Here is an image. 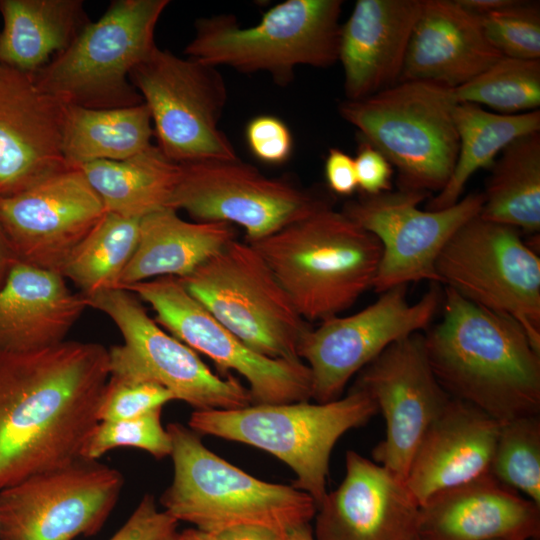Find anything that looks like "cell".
Listing matches in <instances>:
<instances>
[{"label":"cell","mask_w":540,"mask_h":540,"mask_svg":"<svg viewBox=\"0 0 540 540\" xmlns=\"http://www.w3.org/2000/svg\"><path fill=\"white\" fill-rule=\"evenodd\" d=\"M109 376L99 343L0 353V491L81 457Z\"/></svg>","instance_id":"cell-1"},{"label":"cell","mask_w":540,"mask_h":540,"mask_svg":"<svg viewBox=\"0 0 540 540\" xmlns=\"http://www.w3.org/2000/svg\"><path fill=\"white\" fill-rule=\"evenodd\" d=\"M441 309L423 341L448 395L500 423L540 415V352L523 328L445 286Z\"/></svg>","instance_id":"cell-2"},{"label":"cell","mask_w":540,"mask_h":540,"mask_svg":"<svg viewBox=\"0 0 540 540\" xmlns=\"http://www.w3.org/2000/svg\"><path fill=\"white\" fill-rule=\"evenodd\" d=\"M248 243L307 322L339 316L372 288L382 252L374 235L330 205Z\"/></svg>","instance_id":"cell-3"},{"label":"cell","mask_w":540,"mask_h":540,"mask_svg":"<svg viewBox=\"0 0 540 540\" xmlns=\"http://www.w3.org/2000/svg\"><path fill=\"white\" fill-rule=\"evenodd\" d=\"M173 479L160 502L177 521L212 534L239 525H259L281 535L310 523L314 499L293 486L269 483L219 457L200 435L170 423Z\"/></svg>","instance_id":"cell-4"},{"label":"cell","mask_w":540,"mask_h":540,"mask_svg":"<svg viewBox=\"0 0 540 540\" xmlns=\"http://www.w3.org/2000/svg\"><path fill=\"white\" fill-rule=\"evenodd\" d=\"M377 413L371 396L353 386L346 396L325 403L193 411L188 427L199 435L244 443L280 459L296 474L292 486L310 495L317 507L328 493L329 459L336 442Z\"/></svg>","instance_id":"cell-5"},{"label":"cell","mask_w":540,"mask_h":540,"mask_svg":"<svg viewBox=\"0 0 540 540\" xmlns=\"http://www.w3.org/2000/svg\"><path fill=\"white\" fill-rule=\"evenodd\" d=\"M342 4L286 0L249 27L240 26L229 14L200 18L184 54L216 68L265 72L277 85H287L299 66L327 68L338 61Z\"/></svg>","instance_id":"cell-6"},{"label":"cell","mask_w":540,"mask_h":540,"mask_svg":"<svg viewBox=\"0 0 540 540\" xmlns=\"http://www.w3.org/2000/svg\"><path fill=\"white\" fill-rule=\"evenodd\" d=\"M454 88L403 81L339 106L343 119L397 169L398 190L440 192L458 155Z\"/></svg>","instance_id":"cell-7"},{"label":"cell","mask_w":540,"mask_h":540,"mask_svg":"<svg viewBox=\"0 0 540 540\" xmlns=\"http://www.w3.org/2000/svg\"><path fill=\"white\" fill-rule=\"evenodd\" d=\"M168 0H114L70 46L33 74L38 86L64 104L109 109L141 104L132 70L157 46Z\"/></svg>","instance_id":"cell-8"},{"label":"cell","mask_w":540,"mask_h":540,"mask_svg":"<svg viewBox=\"0 0 540 540\" xmlns=\"http://www.w3.org/2000/svg\"><path fill=\"white\" fill-rule=\"evenodd\" d=\"M179 279L213 317L253 351L273 359L301 360L298 348L311 329L309 322L247 241L234 239Z\"/></svg>","instance_id":"cell-9"},{"label":"cell","mask_w":540,"mask_h":540,"mask_svg":"<svg viewBox=\"0 0 540 540\" xmlns=\"http://www.w3.org/2000/svg\"><path fill=\"white\" fill-rule=\"evenodd\" d=\"M119 329L123 344L109 351L110 377L159 385L194 411L232 410L252 405L248 387L215 374L197 352L168 334L131 291L114 288L85 296Z\"/></svg>","instance_id":"cell-10"},{"label":"cell","mask_w":540,"mask_h":540,"mask_svg":"<svg viewBox=\"0 0 540 540\" xmlns=\"http://www.w3.org/2000/svg\"><path fill=\"white\" fill-rule=\"evenodd\" d=\"M435 270L442 286L517 322L540 352V258L519 230L477 215L448 240Z\"/></svg>","instance_id":"cell-11"},{"label":"cell","mask_w":540,"mask_h":540,"mask_svg":"<svg viewBox=\"0 0 540 540\" xmlns=\"http://www.w3.org/2000/svg\"><path fill=\"white\" fill-rule=\"evenodd\" d=\"M157 146L177 164L238 158L219 128L227 89L218 69L156 46L130 74Z\"/></svg>","instance_id":"cell-12"},{"label":"cell","mask_w":540,"mask_h":540,"mask_svg":"<svg viewBox=\"0 0 540 540\" xmlns=\"http://www.w3.org/2000/svg\"><path fill=\"white\" fill-rule=\"evenodd\" d=\"M442 300L439 283H431L415 303L407 300V285L395 286L359 312L311 327L298 355L311 371L312 399L325 403L340 398L349 380L389 345L430 327Z\"/></svg>","instance_id":"cell-13"},{"label":"cell","mask_w":540,"mask_h":540,"mask_svg":"<svg viewBox=\"0 0 540 540\" xmlns=\"http://www.w3.org/2000/svg\"><path fill=\"white\" fill-rule=\"evenodd\" d=\"M328 205L286 178L265 176L235 158L180 164L169 208L184 210L195 221L239 225L252 242Z\"/></svg>","instance_id":"cell-14"},{"label":"cell","mask_w":540,"mask_h":540,"mask_svg":"<svg viewBox=\"0 0 540 540\" xmlns=\"http://www.w3.org/2000/svg\"><path fill=\"white\" fill-rule=\"evenodd\" d=\"M124 478L84 457L0 491V540H74L97 534Z\"/></svg>","instance_id":"cell-15"},{"label":"cell","mask_w":540,"mask_h":540,"mask_svg":"<svg viewBox=\"0 0 540 540\" xmlns=\"http://www.w3.org/2000/svg\"><path fill=\"white\" fill-rule=\"evenodd\" d=\"M127 289L155 312L154 320L222 370H232L248 383L252 405L284 404L312 399V376L302 360L261 355L222 325L177 277L165 276Z\"/></svg>","instance_id":"cell-16"},{"label":"cell","mask_w":540,"mask_h":540,"mask_svg":"<svg viewBox=\"0 0 540 540\" xmlns=\"http://www.w3.org/2000/svg\"><path fill=\"white\" fill-rule=\"evenodd\" d=\"M430 194L389 191L349 201L343 213L374 235L381 258L372 288L376 293L427 280L439 283L436 260L452 235L482 208L483 194L470 193L440 210H421Z\"/></svg>","instance_id":"cell-17"},{"label":"cell","mask_w":540,"mask_h":540,"mask_svg":"<svg viewBox=\"0 0 540 540\" xmlns=\"http://www.w3.org/2000/svg\"><path fill=\"white\" fill-rule=\"evenodd\" d=\"M354 386L371 396L385 420L373 461L405 480L421 439L451 400L429 364L423 332L389 345L360 371Z\"/></svg>","instance_id":"cell-18"},{"label":"cell","mask_w":540,"mask_h":540,"mask_svg":"<svg viewBox=\"0 0 540 540\" xmlns=\"http://www.w3.org/2000/svg\"><path fill=\"white\" fill-rule=\"evenodd\" d=\"M105 213L78 167L68 166L22 192L0 198V223L18 261L61 275Z\"/></svg>","instance_id":"cell-19"},{"label":"cell","mask_w":540,"mask_h":540,"mask_svg":"<svg viewBox=\"0 0 540 540\" xmlns=\"http://www.w3.org/2000/svg\"><path fill=\"white\" fill-rule=\"evenodd\" d=\"M338 488L317 505L314 540H411L420 505L405 480L349 450Z\"/></svg>","instance_id":"cell-20"},{"label":"cell","mask_w":540,"mask_h":540,"mask_svg":"<svg viewBox=\"0 0 540 540\" xmlns=\"http://www.w3.org/2000/svg\"><path fill=\"white\" fill-rule=\"evenodd\" d=\"M65 106L32 74L0 69V198L68 167L62 154Z\"/></svg>","instance_id":"cell-21"},{"label":"cell","mask_w":540,"mask_h":540,"mask_svg":"<svg viewBox=\"0 0 540 540\" xmlns=\"http://www.w3.org/2000/svg\"><path fill=\"white\" fill-rule=\"evenodd\" d=\"M425 540H533L540 538V506L490 473L446 489L420 506Z\"/></svg>","instance_id":"cell-22"},{"label":"cell","mask_w":540,"mask_h":540,"mask_svg":"<svg viewBox=\"0 0 540 540\" xmlns=\"http://www.w3.org/2000/svg\"><path fill=\"white\" fill-rule=\"evenodd\" d=\"M500 425L475 406L451 398L421 439L405 478L419 505L489 474Z\"/></svg>","instance_id":"cell-23"},{"label":"cell","mask_w":540,"mask_h":540,"mask_svg":"<svg viewBox=\"0 0 540 540\" xmlns=\"http://www.w3.org/2000/svg\"><path fill=\"white\" fill-rule=\"evenodd\" d=\"M424 0H358L341 26L339 58L347 100L398 83Z\"/></svg>","instance_id":"cell-24"},{"label":"cell","mask_w":540,"mask_h":540,"mask_svg":"<svg viewBox=\"0 0 540 540\" xmlns=\"http://www.w3.org/2000/svg\"><path fill=\"white\" fill-rule=\"evenodd\" d=\"M502 57L477 15L456 0H424L398 82L428 81L457 88Z\"/></svg>","instance_id":"cell-25"},{"label":"cell","mask_w":540,"mask_h":540,"mask_svg":"<svg viewBox=\"0 0 540 540\" xmlns=\"http://www.w3.org/2000/svg\"><path fill=\"white\" fill-rule=\"evenodd\" d=\"M86 308L85 296L61 274L17 262L0 287V353L62 343Z\"/></svg>","instance_id":"cell-26"},{"label":"cell","mask_w":540,"mask_h":540,"mask_svg":"<svg viewBox=\"0 0 540 540\" xmlns=\"http://www.w3.org/2000/svg\"><path fill=\"white\" fill-rule=\"evenodd\" d=\"M235 238L225 222L186 221L162 208L140 220L136 250L123 271L119 288L172 276L184 278Z\"/></svg>","instance_id":"cell-27"},{"label":"cell","mask_w":540,"mask_h":540,"mask_svg":"<svg viewBox=\"0 0 540 540\" xmlns=\"http://www.w3.org/2000/svg\"><path fill=\"white\" fill-rule=\"evenodd\" d=\"M2 65L35 74L90 23L82 0H0Z\"/></svg>","instance_id":"cell-28"},{"label":"cell","mask_w":540,"mask_h":540,"mask_svg":"<svg viewBox=\"0 0 540 540\" xmlns=\"http://www.w3.org/2000/svg\"><path fill=\"white\" fill-rule=\"evenodd\" d=\"M80 169L106 212L140 220L169 208L180 176V164L154 144L127 159L94 161Z\"/></svg>","instance_id":"cell-29"},{"label":"cell","mask_w":540,"mask_h":540,"mask_svg":"<svg viewBox=\"0 0 540 540\" xmlns=\"http://www.w3.org/2000/svg\"><path fill=\"white\" fill-rule=\"evenodd\" d=\"M153 135L143 102L109 109L66 104L62 154L68 166L78 168L94 161L124 160L150 147Z\"/></svg>","instance_id":"cell-30"},{"label":"cell","mask_w":540,"mask_h":540,"mask_svg":"<svg viewBox=\"0 0 540 540\" xmlns=\"http://www.w3.org/2000/svg\"><path fill=\"white\" fill-rule=\"evenodd\" d=\"M454 122L459 139L456 163L448 182L427 203L426 210H440L456 204L476 171L490 168L513 140L540 132V110L500 114L475 104L458 103L454 108Z\"/></svg>","instance_id":"cell-31"},{"label":"cell","mask_w":540,"mask_h":540,"mask_svg":"<svg viewBox=\"0 0 540 540\" xmlns=\"http://www.w3.org/2000/svg\"><path fill=\"white\" fill-rule=\"evenodd\" d=\"M491 168L479 217L520 232L540 231V132L513 140Z\"/></svg>","instance_id":"cell-32"},{"label":"cell","mask_w":540,"mask_h":540,"mask_svg":"<svg viewBox=\"0 0 540 540\" xmlns=\"http://www.w3.org/2000/svg\"><path fill=\"white\" fill-rule=\"evenodd\" d=\"M140 219L106 212L62 271L84 296L119 288L138 243Z\"/></svg>","instance_id":"cell-33"},{"label":"cell","mask_w":540,"mask_h":540,"mask_svg":"<svg viewBox=\"0 0 540 540\" xmlns=\"http://www.w3.org/2000/svg\"><path fill=\"white\" fill-rule=\"evenodd\" d=\"M458 103L519 114L540 106V59L503 56L469 82L454 88Z\"/></svg>","instance_id":"cell-34"},{"label":"cell","mask_w":540,"mask_h":540,"mask_svg":"<svg viewBox=\"0 0 540 540\" xmlns=\"http://www.w3.org/2000/svg\"><path fill=\"white\" fill-rule=\"evenodd\" d=\"M489 473L540 506V416L501 423Z\"/></svg>","instance_id":"cell-35"},{"label":"cell","mask_w":540,"mask_h":540,"mask_svg":"<svg viewBox=\"0 0 540 540\" xmlns=\"http://www.w3.org/2000/svg\"><path fill=\"white\" fill-rule=\"evenodd\" d=\"M162 408L142 416L117 421H99L88 437L81 456L98 460L106 452L130 447L144 450L156 459L170 456L172 443L161 423Z\"/></svg>","instance_id":"cell-36"},{"label":"cell","mask_w":540,"mask_h":540,"mask_svg":"<svg viewBox=\"0 0 540 540\" xmlns=\"http://www.w3.org/2000/svg\"><path fill=\"white\" fill-rule=\"evenodd\" d=\"M489 42L506 57L540 59L538 2L519 1L478 16Z\"/></svg>","instance_id":"cell-37"},{"label":"cell","mask_w":540,"mask_h":540,"mask_svg":"<svg viewBox=\"0 0 540 540\" xmlns=\"http://www.w3.org/2000/svg\"><path fill=\"white\" fill-rule=\"evenodd\" d=\"M172 400L173 395L159 385L109 376L100 399L98 420L117 421L136 418L162 408Z\"/></svg>","instance_id":"cell-38"},{"label":"cell","mask_w":540,"mask_h":540,"mask_svg":"<svg viewBox=\"0 0 540 540\" xmlns=\"http://www.w3.org/2000/svg\"><path fill=\"white\" fill-rule=\"evenodd\" d=\"M245 139L254 157L266 164H283L293 151L290 129L280 118L273 115L252 118L246 125Z\"/></svg>","instance_id":"cell-39"},{"label":"cell","mask_w":540,"mask_h":540,"mask_svg":"<svg viewBox=\"0 0 540 540\" xmlns=\"http://www.w3.org/2000/svg\"><path fill=\"white\" fill-rule=\"evenodd\" d=\"M177 523L166 511L158 510L154 497L146 494L109 540H163L176 531Z\"/></svg>","instance_id":"cell-40"},{"label":"cell","mask_w":540,"mask_h":540,"mask_svg":"<svg viewBox=\"0 0 540 540\" xmlns=\"http://www.w3.org/2000/svg\"><path fill=\"white\" fill-rule=\"evenodd\" d=\"M354 164L358 189L363 195L370 196L392 191L391 163L377 148L361 137Z\"/></svg>","instance_id":"cell-41"},{"label":"cell","mask_w":540,"mask_h":540,"mask_svg":"<svg viewBox=\"0 0 540 540\" xmlns=\"http://www.w3.org/2000/svg\"><path fill=\"white\" fill-rule=\"evenodd\" d=\"M329 189L340 196H350L357 189L354 158L338 148H331L324 165Z\"/></svg>","instance_id":"cell-42"},{"label":"cell","mask_w":540,"mask_h":540,"mask_svg":"<svg viewBox=\"0 0 540 540\" xmlns=\"http://www.w3.org/2000/svg\"><path fill=\"white\" fill-rule=\"evenodd\" d=\"M208 540H285L284 535L259 525H239L207 534Z\"/></svg>","instance_id":"cell-43"},{"label":"cell","mask_w":540,"mask_h":540,"mask_svg":"<svg viewBox=\"0 0 540 540\" xmlns=\"http://www.w3.org/2000/svg\"><path fill=\"white\" fill-rule=\"evenodd\" d=\"M19 262L12 244L0 223V287L4 284L13 266Z\"/></svg>","instance_id":"cell-44"},{"label":"cell","mask_w":540,"mask_h":540,"mask_svg":"<svg viewBox=\"0 0 540 540\" xmlns=\"http://www.w3.org/2000/svg\"><path fill=\"white\" fill-rule=\"evenodd\" d=\"M462 7L477 16L495 12L512 5L515 0H456Z\"/></svg>","instance_id":"cell-45"},{"label":"cell","mask_w":540,"mask_h":540,"mask_svg":"<svg viewBox=\"0 0 540 540\" xmlns=\"http://www.w3.org/2000/svg\"><path fill=\"white\" fill-rule=\"evenodd\" d=\"M285 540H314L310 523L291 529L286 534Z\"/></svg>","instance_id":"cell-46"},{"label":"cell","mask_w":540,"mask_h":540,"mask_svg":"<svg viewBox=\"0 0 540 540\" xmlns=\"http://www.w3.org/2000/svg\"><path fill=\"white\" fill-rule=\"evenodd\" d=\"M184 540H208L204 532L195 528L187 529L182 532Z\"/></svg>","instance_id":"cell-47"},{"label":"cell","mask_w":540,"mask_h":540,"mask_svg":"<svg viewBox=\"0 0 540 540\" xmlns=\"http://www.w3.org/2000/svg\"><path fill=\"white\" fill-rule=\"evenodd\" d=\"M163 540H184L182 533H177L176 531L168 535Z\"/></svg>","instance_id":"cell-48"},{"label":"cell","mask_w":540,"mask_h":540,"mask_svg":"<svg viewBox=\"0 0 540 540\" xmlns=\"http://www.w3.org/2000/svg\"><path fill=\"white\" fill-rule=\"evenodd\" d=\"M411 540H425L419 534H416Z\"/></svg>","instance_id":"cell-49"},{"label":"cell","mask_w":540,"mask_h":540,"mask_svg":"<svg viewBox=\"0 0 540 540\" xmlns=\"http://www.w3.org/2000/svg\"><path fill=\"white\" fill-rule=\"evenodd\" d=\"M2 66H3V65H2V63H1V61H0V69H1Z\"/></svg>","instance_id":"cell-50"},{"label":"cell","mask_w":540,"mask_h":540,"mask_svg":"<svg viewBox=\"0 0 540 540\" xmlns=\"http://www.w3.org/2000/svg\"><path fill=\"white\" fill-rule=\"evenodd\" d=\"M539 539H540V538H535V539H533V540H539Z\"/></svg>","instance_id":"cell-51"}]
</instances>
